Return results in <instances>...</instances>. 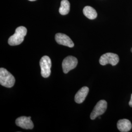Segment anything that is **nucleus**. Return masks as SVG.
Listing matches in <instances>:
<instances>
[{
	"mask_svg": "<svg viewBox=\"0 0 132 132\" xmlns=\"http://www.w3.org/2000/svg\"><path fill=\"white\" fill-rule=\"evenodd\" d=\"M27 29L23 26L18 27L15 30V32L11 36L8 40L10 46H14L21 44L24 41V38L27 35Z\"/></svg>",
	"mask_w": 132,
	"mask_h": 132,
	"instance_id": "1",
	"label": "nucleus"
},
{
	"mask_svg": "<svg viewBox=\"0 0 132 132\" xmlns=\"http://www.w3.org/2000/svg\"><path fill=\"white\" fill-rule=\"evenodd\" d=\"M119 58L118 55L113 53L108 52L103 54L99 59V63L102 66L107 64H111L112 66H116L118 64Z\"/></svg>",
	"mask_w": 132,
	"mask_h": 132,
	"instance_id": "4",
	"label": "nucleus"
},
{
	"mask_svg": "<svg viewBox=\"0 0 132 132\" xmlns=\"http://www.w3.org/2000/svg\"><path fill=\"white\" fill-rule=\"evenodd\" d=\"M55 41L58 44L69 47H74V43L68 35L61 33H57L55 36Z\"/></svg>",
	"mask_w": 132,
	"mask_h": 132,
	"instance_id": "8",
	"label": "nucleus"
},
{
	"mask_svg": "<svg viewBox=\"0 0 132 132\" xmlns=\"http://www.w3.org/2000/svg\"><path fill=\"white\" fill-rule=\"evenodd\" d=\"M40 65L41 67V74L44 78H47L51 73L52 61L50 58L47 55L43 56L40 61Z\"/></svg>",
	"mask_w": 132,
	"mask_h": 132,
	"instance_id": "3",
	"label": "nucleus"
},
{
	"mask_svg": "<svg viewBox=\"0 0 132 132\" xmlns=\"http://www.w3.org/2000/svg\"><path fill=\"white\" fill-rule=\"evenodd\" d=\"M83 14L90 20L95 19L97 16V13L94 9L90 6H86L83 10Z\"/></svg>",
	"mask_w": 132,
	"mask_h": 132,
	"instance_id": "11",
	"label": "nucleus"
},
{
	"mask_svg": "<svg viewBox=\"0 0 132 132\" xmlns=\"http://www.w3.org/2000/svg\"><path fill=\"white\" fill-rule=\"evenodd\" d=\"M28 1H31V2H32V1H36V0H28Z\"/></svg>",
	"mask_w": 132,
	"mask_h": 132,
	"instance_id": "14",
	"label": "nucleus"
},
{
	"mask_svg": "<svg viewBox=\"0 0 132 132\" xmlns=\"http://www.w3.org/2000/svg\"><path fill=\"white\" fill-rule=\"evenodd\" d=\"M107 108V102L104 100H101L95 106L92 112L90 113V118L94 120L97 117L103 114Z\"/></svg>",
	"mask_w": 132,
	"mask_h": 132,
	"instance_id": "5",
	"label": "nucleus"
},
{
	"mask_svg": "<svg viewBox=\"0 0 132 132\" xmlns=\"http://www.w3.org/2000/svg\"><path fill=\"white\" fill-rule=\"evenodd\" d=\"M15 123L17 126L24 129H32L34 128L33 122L31 120V117H21L16 119Z\"/></svg>",
	"mask_w": 132,
	"mask_h": 132,
	"instance_id": "7",
	"label": "nucleus"
},
{
	"mask_svg": "<svg viewBox=\"0 0 132 132\" xmlns=\"http://www.w3.org/2000/svg\"><path fill=\"white\" fill-rule=\"evenodd\" d=\"M78 60L75 57L68 56L62 62V69L64 73H67L70 71L74 69L77 65Z\"/></svg>",
	"mask_w": 132,
	"mask_h": 132,
	"instance_id": "6",
	"label": "nucleus"
},
{
	"mask_svg": "<svg viewBox=\"0 0 132 132\" xmlns=\"http://www.w3.org/2000/svg\"><path fill=\"white\" fill-rule=\"evenodd\" d=\"M129 105L130 107H132V94H131V99H130V101H129Z\"/></svg>",
	"mask_w": 132,
	"mask_h": 132,
	"instance_id": "13",
	"label": "nucleus"
},
{
	"mask_svg": "<svg viewBox=\"0 0 132 132\" xmlns=\"http://www.w3.org/2000/svg\"><path fill=\"white\" fill-rule=\"evenodd\" d=\"M131 52H132V47L131 48Z\"/></svg>",
	"mask_w": 132,
	"mask_h": 132,
	"instance_id": "15",
	"label": "nucleus"
},
{
	"mask_svg": "<svg viewBox=\"0 0 132 132\" xmlns=\"http://www.w3.org/2000/svg\"><path fill=\"white\" fill-rule=\"evenodd\" d=\"M89 89L87 87H83L76 94L75 100L76 103L80 104L83 103L89 93Z\"/></svg>",
	"mask_w": 132,
	"mask_h": 132,
	"instance_id": "9",
	"label": "nucleus"
},
{
	"mask_svg": "<svg viewBox=\"0 0 132 132\" xmlns=\"http://www.w3.org/2000/svg\"><path fill=\"white\" fill-rule=\"evenodd\" d=\"M15 83V79L13 76L5 69H0V84L6 88H11Z\"/></svg>",
	"mask_w": 132,
	"mask_h": 132,
	"instance_id": "2",
	"label": "nucleus"
},
{
	"mask_svg": "<svg viewBox=\"0 0 132 132\" xmlns=\"http://www.w3.org/2000/svg\"><path fill=\"white\" fill-rule=\"evenodd\" d=\"M70 10V3L68 0H62L61 2V6L59 9V12L62 15L68 14Z\"/></svg>",
	"mask_w": 132,
	"mask_h": 132,
	"instance_id": "12",
	"label": "nucleus"
},
{
	"mask_svg": "<svg viewBox=\"0 0 132 132\" xmlns=\"http://www.w3.org/2000/svg\"><path fill=\"white\" fill-rule=\"evenodd\" d=\"M117 127L121 132H127L132 129V125L130 120L127 119H120L117 123Z\"/></svg>",
	"mask_w": 132,
	"mask_h": 132,
	"instance_id": "10",
	"label": "nucleus"
}]
</instances>
